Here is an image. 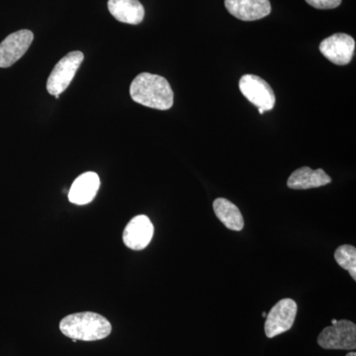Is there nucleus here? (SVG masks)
<instances>
[{
  "mask_svg": "<svg viewBox=\"0 0 356 356\" xmlns=\"http://www.w3.org/2000/svg\"><path fill=\"white\" fill-rule=\"evenodd\" d=\"M215 215L232 231L240 232L245 226L243 218L240 209L226 198H218L213 203Z\"/></svg>",
  "mask_w": 356,
  "mask_h": 356,
  "instance_id": "14",
  "label": "nucleus"
},
{
  "mask_svg": "<svg viewBox=\"0 0 356 356\" xmlns=\"http://www.w3.org/2000/svg\"><path fill=\"white\" fill-rule=\"evenodd\" d=\"M83 58L81 51H70L56 65L47 81V90L51 95L58 98L69 88Z\"/></svg>",
  "mask_w": 356,
  "mask_h": 356,
  "instance_id": "4",
  "label": "nucleus"
},
{
  "mask_svg": "<svg viewBox=\"0 0 356 356\" xmlns=\"http://www.w3.org/2000/svg\"><path fill=\"white\" fill-rule=\"evenodd\" d=\"M225 6L232 15L242 21H254L271 13L269 0H225Z\"/></svg>",
  "mask_w": 356,
  "mask_h": 356,
  "instance_id": "10",
  "label": "nucleus"
},
{
  "mask_svg": "<svg viewBox=\"0 0 356 356\" xmlns=\"http://www.w3.org/2000/svg\"><path fill=\"white\" fill-rule=\"evenodd\" d=\"M34 34L30 30H19L7 36L0 43V67H9L25 55L31 46Z\"/></svg>",
  "mask_w": 356,
  "mask_h": 356,
  "instance_id": "8",
  "label": "nucleus"
},
{
  "mask_svg": "<svg viewBox=\"0 0 356 356\" xmlns=\"http://www.w3.org/2000/svg\"><path fill=\"white\" fill-rule=\"evenodd\" d=\"M100 186L97 173H83L74 180L69 192V200L76 205H86L95 198Z\"/></svg>",
  "mask_w": 356,
  "mask_h": 356,
  "instance_id": "11",
  "label": "nucleus"
},
{
  "mask_svg": "<svg viewBox=\"0 0 356 356\" xmlns=\"http://www.w3.org/2000/svg\"><path fill=\"white\" fill-rule=\"evenodd\" d=\"M306 2L317 9H334L341 6V0H306Z\"/></svg>",
  "mask_w": 356,
  "mask_h": 356,
  "instance_id": "16",
  "label": "nucleus"
},
{
  "mask_svg": "<svg viewBox=\"0 0 356 356\" xmlns=\"http://www.w3.org/2000/svg\"><path fill=\"white\" fill-rule=\"evenodd\" d=\"M318 344L324 350H355L356 325L348 320L337 321L318 334Z\"/></svg>",
  "mask_w": 356,
  "mask_h": 356,
  "instance_id": "3",
  "label": "nucleus"
},
{
  "mask_svg": "<svg viewBox=\"0 0 356 356\" xmlns=\"http://www.w3.org/2000/svg\"><path fill=\"white\" fill-rule=\"evenodd\" d=\"M154 232V225L149 218L139 215L133 218L124 229L123 242L131 250H144L151 243Z\"/></svg>",
  "mask_w": 356,
  "mask_h": 356,
  "instance_id": "9",
  "label": "nucleus"
},
{
  "mask_svg": "<svg viewBox=\"0 0 356 356\" xmlns=\"http://www.w3.org/2000/svg\"><path fill=\"white\" fill-rule=\"evenodd\" d=\"M266 316H267V314L266 313V312H264V313H262V317L266 318Z\"/></svg>",
  "mask_w": 356,
  "mask_h": 356,
  "instance_id": "18",
  "label": "nucleus"
},
{
  "mask_svg": "<svg viewBox=\"0 0 356 356\" xmlns=\"http://www.w3.org/2000/svg\"><path fill=\"white\" fill-rule=\"evenodd\" d=\"M108 10L115 19L126 24H140L145 17L139 0H108Z\"/></svg>",
  "mask_w": 356,
  "mask_h": 356,
  "instance_id": "13",
  "label": "nucleus"
},
{
  "mask_svg": "<svg viewBox=\"0 0 356 356\" xmlns=\"http://www.w3.org/2000/svg\"><path fill=\"white\" fill-rule=\"evenodd\" d=\"M346 356H356V353H355V351H351V353H348V355H346Z\"/></svg>",
  "mask_w": 356,
  "mask_h": 356,
  "instance_id": "17",
  "label": "nucleus"
},
{
  "mask_svg": "<svg viewBox=\"0 0 356 356\" xmlns=\"http://www.w3.org/2000/svg\"><path fill=\"white\" fill-rule=\"evenodd\" d=\"M241 92L254 106L264 111H270L275 106L273 89L261 77L245 74L240 79Z\"/></svg>",
  "mask_w": 356,
  "mask_h": 356,
  "instance_id": "6",
  "label": "nucleus"
},
{
  "mask_svg": "<svg viewBox=\"0 0 356 356\" xmlns=\"http://www.w3.org/2000/svg\"><path fill=\"white\" fill-rule=\"evenodd\" d=\"M134 102L149 108L168 110L173 105L172 86L165 77L143 72L134 79L130 86Z\"/></svg>",
  "mask_w": 356,
  "mask_h": 356,
  "instance_id": "1",
  "label": "nucleus"
},
{
  "mask_svg": "<svg viewBox=\"0 0 356 356\" xmlns=\"http://www.w3.org/2000/svg\"><path fill=\"white\" fill-rule=\"evenodd\" d=\"M355 50V39L344 33H337L331 37H327L320 44L321 53L330 62L337 65L350 64Z\"/></svg>",
  "mask_w": 356,
  "mask_h": 356,
  "instance_id": "7",
  "label": "nucleus"
},
{
  "mask_svg": "<svg viewBox=\"0 0 356 356\" xmlns=\"http://www.w3.org/2000/svg\"><path fill=\"white\" fill-rule=\"evenodd\" d=\"M60 330L65 337L83 341H100L111 334L108 320L92 312L72 314L60 321Z\"/></svg>",
  "mask_w": 356,
  "mask_h": 356,
  "instance_id": "2",
  "label": "nucleus"
},
{
  "mask_svg": "<svg viewBox=\"0 0 356 356\" xmlns=\"http://www.w3.org/2000/svg\"><path fill=\"white\" fill-rule=\"evenodd\" d=\"M334 259L339 266L350 273L353 280H356V248L353 245H343L337 248Z\"/></svg>",
  "mask_w": 356,
  "mask_h": 356,
  "instance_id": "15",
  "label": "nucleus"
},
{
  "mask_svg": "<svg viewBox=\"0 0 356 356\" xmlns=\"http://www.w3.org/2000/svg\"><path fill=\"white\" fill-rule=\"evenodd\" d=\"M297 307L294 300L286 298L280 300L267 314L264 332L269 339H273L289 331L296 318Z\"/></svg>",
  "mask_w": 356,
  "mask_h": 356,
  "instance_id": "5",
  "label": "nucleus"
},
{
  "mask_svg": "<svg viewBox=\"0 0 356 356\" xmlns=\"http://www.w3.org/2000/svg\"><path fill=\"white\" fill-rule=\"evenodd\" d=\"M332 178L322 168L313 170L309 166H303L288 178L287 186L295 191L317 188L331 184Z\"/></svg>",
  "mask_w": 356,
  "mask_h": 356,
  "instance_id": "12",
  "label": "nucleus"
}]
</instances>
